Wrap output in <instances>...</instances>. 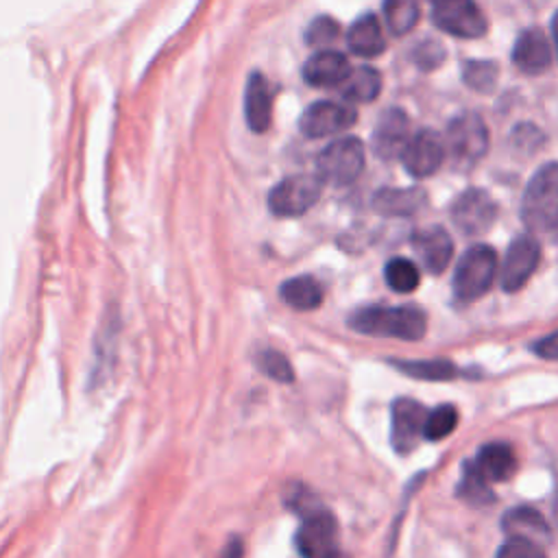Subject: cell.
Wrapping results in <instances>:
<instances>
[{
  "mask_svg": "<svg viewBox=\"0 0 558 558\" xmlns=\"http://www.w3.org/2000/svg\"><path fill=\"white\" fill-rule=\"evenodd\" d=\"M349 327L375 338L421 340L427 329V316L416 305H368L349 316Z\"/></svg>",
  "mask_w": 558,
  "mask_h": 558,
  "instance_id": "6da1fadb",
  "label": "cell"
},
{
  "mask_svg": "<svg viewBox=\"0 0 558 558\" xmlns=\"http://www.w3.org/2000/svg\"><path fill=\"white\" fill-rule=\"evenodd\" d=\"M521 218L536 233L558 229V161L541 166L530 179L521 201Z\"/></svg>",
  "mask_w": 558,
  "mask_h": 558,
  "instance_id": "7a4b0ae2",
  "label": "cell"
},
{
  "mask_svg": "<svg viewBox=\"0 0 558 558\" xmlns=\"http://www.w3.org/2000/svg\"><path fill=\"white\" fill-rule=\"evenodd\" d=\"M497 275V253L488 244H475L464 251L453 272V296L471 303L488 292Z\"/></svg>",
  "mask_w": 558,
  "mask_h": 558,
  "instance_id": "3957f363",
  "label": "cell"
},
{
  "mask_svg": "<svg viewBox=\"0 0 558 558\" xmlns=\"http://www.w3.org/2000/svg\"><path fill=\"white\" fill-rule=\"evenodd\" d=\"M294 547L301 558H340L338 521L325 508H312L294 534Z\"/></svg>",
  "mask_w": 558,
  "mask_h": 558,
  "instance_id": "277c9868",
  "label": "cell"
},
{
  "mask_svg": "<svg viewBox=\"0 0 558 558\" xmlns=\"http://www.w3.org/2000/svg\"><path fill=\"white\" fill-rule=\"evenodd\" d=\"M318 179L331 185H349L364 170V144L357 137H340L329 142L318 159Z\"/></svg>",
  "mask_w": 558,
  "mask_h": 558,
  "instance_id": "5b68a950",
  "label": "cell"
},
{
  "mask_svg": "<svg viewBox=\"0 0 558 558\" xmlns=\"http://www.w3.org/2000/svg\"><path fill=\"white\" fill-rule=\"evenodd\" d=\"M320 179L314 174H294L279 181L268 194V207L275 216L294 218L305 214L320 196Z\"/></svg>",
  "mask_w": 558,
  "mask_h": 558,
  "instance_id": "8992f818",
  "label": "cell"
},
{
  "mask_svg": "<svg viewBox=\"0 0 558 558\" xmlns=\"http://www.w3.org/2000/svg\"><path fill=\"white\" fill-rule=\"evenodd\" d=\"M447 146L460 163H475L488 150V129L477 113H460L449 122Z\"/></svg>",
  "mask_w": 558,
  "mask_h": 558,
  "instance_id": "52a82bcc",
  "label": "cell"
},
{
  "mask_svg": "<svg viewBox=\"0 0 558 558\" xmlns=\"http://www.w3.org/2000/svg\"><path fill=\"white\" fill-rule=\"evenodd\" d=\"M432 20L440 31L464 39L482 37L488 28L484 13L473 0H438L434 2Z\"/></svg>",
  "mask_w": 558,
  "mask_h": 558,
  "instance_id": "ba28073f",
  "label": "cell"
},
{
  "mask_svg": "<svg viewBox=\"0 0 558 558\" xmlns=\"http://www.w3.org/2000/svg\"><path fill=\"white\" fill-rule=\"evenodd\" d=\"M495 218L497 205L490 194L480 187L464 190L451 205V220L466 235H480L488 231Z\"/></svg>",
  "mask_w": 558,
  "mask_h": 558,
  "instance_id": "9c48e42d",
  "label": "cell"
},
{
  "mask_svg": "<svg viewBox=\"0 0 558 558\" xmlns=\"http://www.w3.org/2000/svg\"><path fill=\"white\" fill-rule=\"evenodd\" d=\"M355 118H357V111L347 102L316 100L303 111L299 120V129L305 137H312V140L327 137L349 129L355 122Z\"/></svg>",
  "mask_w": 558,
  "mask_h": 558,
  "instance_id": "30bf717a",
  "label": "cell"
},
{
  "mask_svg": "<svg viewBox=\"0 0 558 558\" xmlns=\"http://www.w3.org/2000/svg\"><path fill=\"white\" fill-rule=\"evenodd\" d=\"M427 410L423 403L399 397L392 403V432H390V442L397 453L405 456L414 451L418 440L423 438V427H425Z\"/></svg>",
  "mask_w": 558,
  "mask_h": 558,
  "instance_id": "8fae6325",
  "label": "cell"
},
{
  "mask_svg": "<svg viewBox=\"0 0 558 558\" xmlns=\"http://www.w3.org/2000/svg\"><path fill=\"white\" fill-rule=\"evenodd\" d=\"M541 262V244L534 235H519L510 242L501 270V288L514 292L532 277Z\"/></svg>",
  "mask_w": 558,
  "mask_h": 558,
  "instance_id": "7c38bea8",
  "label": "cell"
},
{
  "mask_svg": "<svg viewBox=\"0 0 558 558\" xmlns=\"http://www.w3.org/2000/svg\"><path fill=\"white\" fill-rule=\"evenodd\" d=\"M399 157L412 177L425 179L440 168L445 159V146L436 131L423 129L408 140Z\"/></svg>",
  "mask_w": 558,
  "mask_h": 558,
  "instance_id": "4fadbf2b",
  "label": "cell"
},
{
  "mask_svg": "<svg viewBox=\"0 0 558 558\" xmlns=\"http://www.w3.org/2000/svg\"><path fill=\"white\" fill-rule=\"evenodd\" d=\"M408 140H410V118H408V113L399 107L386 109L379 116L377 126L373 131V150L381 159H392V157L401 155Z\"/></svg>",
  "mask_w": 558,
  "mask_h": 558,
  "instance_id": "5bb4252c",
  "label": "cell"
},
{
  "mask_svg": "<svg viewBox=\"0 0 558 558\" xmlns=\"http://www.w3.org/2000/svg\"><path fill=\"white\" fill-rule=\"evenodd\" d=\"M412 246L421 257L423 266L434 275H440L449 266L453 255V240L442 227L416 229L412 233Z\"/></svg>",
  "mask_w": 558,
  "mask_h": 558,
  "instance_id": "9a60e30c",
  "label": "cell"
},
{
  "mask_svg": "<svg viewBox=\"0 0 558 558\" xmlns=\"http://www.w3.org/2000/svg\"><path fill=\"white\" fill-rule=\"evenodd\" d=\"M512 61L525 74H541L551 63V48L541 28H525L514 46Z\"/></svg>",
  "mask_w": 558,
  "mask_h": 558,
  "instance_id": "2e32d148",
  "label": "cell"
},
{
  "mask_svg": "<svg viewBox=\"0 0 558 558\" xmlns=\"http://www.w3.org/2000/svg\"><path fill=\"white\" fill-rule=\"evenodd\" d=\"M349 74H351L349 59L342 52H336V50L314 52L303 65V78L312 87L342 85Z\"/></svg>",
  "mask_w": 558,
  "mask_h": 558,
  "instance_id": "e0dca14e",
  "label": "cell"
},
{
  "mask_svg": "<svg viewBox=\"0 0 558 558\" xmlns=\"http://www.w3.org/2000/svg\"><path fill=\"white\" fill-rule=\"evenodd\" d=\"M244 116L255 133H264L270 126V116H272V96L270 87L264 74L253 72L246 81L244 89Z\"/></svg>",
  "mask_w": 558,
  "mask_h": 558,
  "instance_id": "ac0fdd59",
  "label": "cell"
},
{
  "mask_svg": "<svg viewBox=\"0 0 558 558\" xmlns=\"http://www.w3.org/2000/svg\"><path fill=\"white\" fill-rule=\"evenodd\" d=\"M501 527L510 534V536H523L530 538L534 543H545L551 536L549 523L545 521V517L530 506H517L506 510L504 519H501Z\"/></svg>",
  "mask_w": 558,
  "mask_h": 558,
  "instance_id": "d6986e66",
  "label": "cell"
},
{
  "mask_svg": "<svg viewBox=\"0 0 558 558\" xmlns=\"http://www.w3.org/2000/svg\"><path fill=\"white\" fill-rule=\"evenodd\" d=\"M421 187H381L373 196V207L381 216H412L425 205Z\"/></svg>",
  "mask_w": 558,
  "mask_h": 558,
  "instance_id": "ffe728a7",
  "label": "cell"
},
{
  "mask_svg": "<svg viewBox=\"0 0 558 558\" xmlns=\"http://www.w3.org/2000/svg\"><path fill=\"white\" fill-rule=\"evenodd\" d=\"M473 464L488 482H506L517 471L514 451L506 442H486L477 451Z\"/></svg>",
  "mask_w": 558,
  "mask_h": 558,
  "instance_id": "44dd1931",
  "label": "cell"
},
{
  "mask_svg": "<svg viewBox=\"0 0 558 558\" xmlns=\"http://www.w3.org/2000/svg\"><path fill=\"white\" fill-rule=\"evenodd\" d=\"M347 46L360 57H377L384 52L386 41L381 35V26L373 13H366L351 24L347 33Z\"/></svg>",
  "mask_w": 558,
  "mask_h": 558,
  "instance_id": "7402d4cb",
  "label": "cell"
},
{
  "mask_svg": "<svg viewBox=\"0 0 558 558\" xmlns=\"http://www.w3.org/2000/svg\"><path fill=\"white\" fill-rule=\"evenodd\" d=\"M279 296L292 310L310 312L323 303V286L312 275H299L281 283Z\"/></svg>",
  "mask_w": 558,
  "mask_h": 558,
  "instance_id": "603a6c76",
  "label": "cell"
},
{
  "mask_svg": "<svg viewBox=\"0 0 558 558\" xmlns=\"http://www.w3.org/2000/svg\"><path fill=\"white\" fill-rule=\"evenodd\" d=\"M395 368L401 373L414 377V379H427V381H447L458 377V366L445 357H432V360H390Z\"/></svg>",
  "mask_w": 558,
  "mask_h": 558,
  "instance_id": "cb8c5ba5",
  "label": "cell"
},
{
  "mask_svg": "<svg viewBox=\"0 0 558 558\" xmlns=\"http://www.w3.org/2000/svg\"><path fill=\"white\" fill-rule=\"evenodd\" d=\"M379 92H381V74L371 65L351 70V74L342 83V96L351 102H371L379 96Z\"/></svg>",
  "mask_w": 558,
  "mask_h": 558,
  "instance_id": "d4e9b609",
  "label": "cell"
},
{
  "mask_svg": "<svg viewBox=\"0 0 558 558\" xmlns=\"http://www.w3.org/2000/svg\"><path fill=\"white\" fill-rule=\"evenodd\" d=\"M458 497L469 506H488L495 501V495L488 486V480L475 469L473 460L462 464V480L458 484Z\"/></svg>",
  "mask_w": 558,
  "mask_h": 558,
  "instance_id": "484cf974",
  "label": "cell"
},
{
  "mask_svg": "<svg viewBox=\"0 0 558 558\" xmlns=\"http://www.w3.org/2000/svg\"><path fill=\"white\" fill-rule=\"evenodd\" d=\"M384 15L395 35H405L418 20V0H384Z\"/></svg>",
  "mask_w": 558,
  "mask_h": 558,
  "instance_id": "4316f807",
  "label": "cell"
},
{
  "mask_svg": "<svg viewBox=\"0 0 558 558\" xmlns=\"http://www.w3.org/2000/svg\"><path fill=\"white\" fill-rule=\"evenodd\" d=\"M384 279L395 292H412L416 290L421 275L418 268L405 257H392L384 266Z\"/></svg>",
  "mask_w": 558,
  "mask_h": 558,
  "instance_id": "83f0119b",
  "label": "cell"
},
{
  "mask_svg": "<svg viewBox=\"0 0 558 558\" xmlns=\"http://www.w3.org/2000/svg\"><path fill=\"white\" fill-rule=\"evenodd\" d=\"M456 425H458V410L451 403L438 405L432 412H427L425 427H423V438H427L432 442L442 440L445 436H449L453 432Z\"/></svg>",
  "mask_w": 558,
  "mask_h": 558,
  "instance_id": "f1b7e54d",
  "label": "cell"
},
{
  "mask_svg": "<svg viewBox=\"0 0 558 558\" xmlns=\"http://www.w3.org/2000/svg\"><path fill=\"white\" fill-rule=\"evenodd\" d=\"M499 76V68L493 61H466L464 70H462V78L464 83L473 89V92H482L488 94Z\"/></svg>",
  "mask_w": 558,
  "mask_h": 558,
  "instance_id": "f546056e",
  "label": "cell"
},
{
  "mask_svg": "<svg viewBox=\"0 0 558 558\" xmlns=\"http://www.w3.org/2000/svg\"><path fill=\"white\" fill-rule=\"evenodd\" d=\"M257 368L275 379V381H281V384H290L294 379V371H292V364L288 362V357L275 349H266L262 353H257Z\"/></svg>",
  "mask_w": 558,
  "mask_h": 558,
  "instance_id": "4dcf8cb0",
  "label": "cell"
},
{
  "mask_svg": "<svg viewBox=\"0 0 558 558\" xmlns=\"http://www.w3.org/2000/svg\"><path fill=\"white\" fill-rule=\"evenodd\" d=\"M338 35H340V24L329 15H318L316 20L310 22V26L305 31V41L314 48H323V46L336 41Z\"/></svg>",
  "mask_w": 558,
  "mask_h": 558,
  "instance_id": "1f68e13d",
  "label": "cell"
},
{
  "mask_svg": "<svg viewBox=\"0 0 558 558\" xmlns=\"http://www.w3.org/2000/svg\"><path fill=\"white\" fill-rule=\"evenodd\" d=\"M495 558H547L543 547L523 536H510L499 549Z\"/></svg>",
  "mask_w": 558,
  "mask_h": 558,
  "instance_id": "d6a6232c",
  "label": "cell"
},
{
  "mask_svg": "<svg viewBox=\"0 0 558 558\" xmlns=\"http://www.w3.org/2000/svg\"><path fill=\"white\" fill-rule=\"evenodd\" d=\"M445 59V50L438 41H421L416 48H414V61L423 68V70H434L436 65H440V61Z\"/></svg>",
  "mask_w": 558,
  "mask_h": 558,
  "instance_id": "836d02e7",
  "label": "cell"
},
{
  "mask_svg": "<svg viewBox=\"0 0 558 558\" xmlns=\"http://www.w3.org/2000/svg\"><path fill=\"white\" fill-rule=\"evenodd\" d=\"M543 133L534 126V124H519L514 131H512V144L517 148H523V150H536L543 146Z\"/></svg>",
  "mask_w": 558,
  "mask_h": 558,
  "instance_id": "e575fe53",
  "label": "cell"
},
{
  "mask_svg": "<svg viewBox=\"0 0 558 558\" xmlns=\"http://www.w3.org/2000/svg\"><path fill=\"white\" fill-rule=\"evenodd\" d=\"M532 351L545 360H558V331L541 338L538 342H534Z\"/></svg>",
  "mask_w": 558,
  "mask_h": 558,
  "instance_id": "d590c367",
  "label": "cell"
},
{
  "mask_svg": "<svg viewBox=\"0 0 558 558\" xmlns=\"http://www.w3.org/2000/svg\"><path fill=\"white\" fill-rule=\"evenodd\" d=\"M218 558H244V543L240 536L229 538V543L222 547Z\"/></svg>",
  "mask_w": 558,
  "mask_h": 558,
  "instance_id": "8d00e7d4",
  "label": "cell"
},
{
  "mask_svg": "<svg viewBox=\"0 0 558 558\" xmlns=\"http://www.w3.org/2000/svg\"><path fill=\"white\" fill-rule=\"evenodd\" d=\"M551 37H554V48H556V54H558V11L551 20Z\"/></svg>",
  "mask_w": 558,
  "mask_h": 558,
  "instance_id": "74e56055",
  "label": "cell"
},
{
  "mask_svg": "<svg viewBox=\"0 0 558 558\" xmlns=\"http://www.w3.org/2000/svg\"><path fill=\"white\" fill-rule=\"evenodd\" d=\"M554 514H556V519H558V495H556V504H554Z\"/></svg>",
  "mask_w": 558,
  "mask_h": 558,
  "instance_id": "f35d334b",
  "label": "cell"
},
{
  "mask_svg": "<svg viewBox=\"0 0 558 558\" xmlns=\"http://www.w3.org/2000/svg\"><path fill=\"white\" fill-rule=\"evenodd\" d=\"M432 2H438V0H432Z\"/></svg>",
  "mask_w": 558,
  "mask_h": 558,
  "instance_id": "ab89813d",
  "label": "cell"
}]
</instances>
